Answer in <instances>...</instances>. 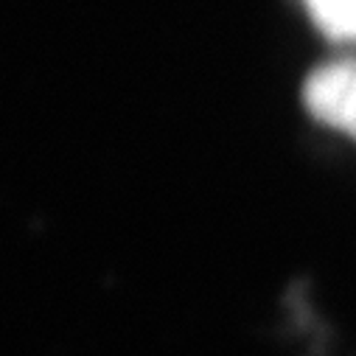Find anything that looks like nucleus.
I'll use <instances>...</instances> for the list:
<instances>
[{"instance_id":"1","label":"nucleus","mask_w":356,"mask_h":356,"mask_svg":"<svg viewBox=\"0 0 356 356\" xmlns=\"http://www.w3.org/2000/svg\"><path fill=\"white\" fill-rule=\"evenodd\" d=\"M303 104L325 127L356 138V62L314 70L303 84Z\"/></svg>"},{"instance_id":"2","label":"nucleus","mask_w":356,"mask_h":356,"mask_svg":"<svg viewBox=\"0 0 356 356\" xmlns=\"http://www.w3.org/2000/svg\"><path fill=\"white\" fill-rule=\"evenodd\" d=\"M314 26L331 40L356 37V0H303Z\"/></svg>"}]
</instances>
